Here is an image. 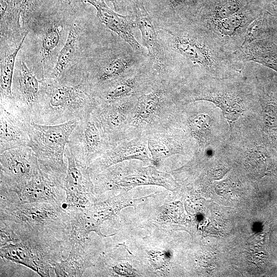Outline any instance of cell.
<instances>
[{"instance_id":"6da1fadb","label":"cell","mask_w":277,"mask_h":277,"mask_svg":"<svg viewBox=\"0 0 277 277\" xmlns=\"http://www.w3.org/2000/svg\"><path fill=\"white\" fill-rule=\"evenodd\" d=\"M158 30L172 65L216 78L238 75L246 65L191 22L158 26Z\"/></svg>"},{"instance_id":"7a4b0ae2","label":"cell","mask_w":277,"mask_h":277,"mask_svg":"<svg viewBox=\"0 0 277 277\" xmlns=\"http://www.w3.org/2000/svg\"><path fill=\"white\" fill-rule=\"evenodd\" d=\"M86 85L56 81L45 83L35 109L33 122L56 125L91 114L98 103Z\"/></svg>"},{"instance_id":"3957f363","label":"cell","mask_w":277,"mask_h":277,"mask_svg":"<svg viewBox=\"0 0 277 277\" xmlns=\"http://www.w3.org/2000/svg\"><path fill=\"white\" fill-rule=\"evenodd\" d=\"M12 227L20 240L1 247V257L25 266L41 276H50L55 263L62 260V242L65 241L18 225Z\"/></svg>"},{"instance_id":"277c9868","label":"cell","mask_w":277,"mask_h":277,"mask_svg":"<svg viewBox=\"0 0 277 277\" xmlns=\"http://www.w3.org/2000/svg\"><path fill=\"white\" fill-rule=\"evenodd\" d=\"M79 121L74 120L56 125L30 123L28 146L33 150L42 170L66 176L67 164L64 159L65 150Z\"/></svg>"},{"instance_id":"5b68a950","label":"cell","mask_w":277,"mask_h":277,"mask_svg":"<svg viewBox=\"0 0 277 277\" xmlns=\"http://www.w3.org/2000/svg\"><path fill=\"white\" fill-rule=\"evenodd\" d=\"M68 210L45 202L1 201V221L18 224L63 240Z\"/></svg>"},{"instance_id":"8992f818","label":"cell","mask_w":277,"mask_h":277,"mask_svg":"<svg viewBox=\"0 0 277 277\" xmlns=\"http://www.w3.org/2000/svg\"><path fill=\"white\" fill-rule=\"evenodd\" d=\"M65 177L42 169L24 182L1 183V200L19 203L45 202L63 205L65 203Z\"/></svg>"},{"instance_id":"52a82bcc","label":"cell","mask_w":277,"mask_h":277,"mask_svg":"<svg viewBox=\"0 0 277 277\" xmlns=\"http://www.w3.org/2000/svg\"><path fill=\"white\" fill-rule=\"evenodd\" d=\"M263 3L251 2L233 15L203 27L224 51L233 54L243 45L251 24L262 14Z\"/></svg>"},{"instance_id":"ba28073f","label":"cell","mask_w":277,"mask_h":277,"mask_svg":"<svg viewBox=\"0 0 277 277\" xmlns=\"http://www.w3.org/2000/svg\"><path fill=\"white\" fill-rule=\"evenodd\" d=\"M67 146L75 158L88 167L112 146L92 113L78 122Z\"/></svg>"},{"instance_id":"9c48e42d","label":"cell","mask_w":277,"mask_h":277,"mask_svg":"<svg viewBox=\"0 0 277 277\" xmlns=\"http://www.w3.org/2000/svg\"><path fill=\"white\" fill-rule=\"evenodd\" d=\"M132 9L136 27L141 33L143 44L146 48L147 61L152 72L163 78L171 64L162 44L158 25L142 1H133Z\"/></svg>"},{"instance_id":"30bf717a","label":"cell","mask_w":277,"mask_h":277,"mask_svg":"<svg viewBox=\"0 0 277 277\" xmlns=\"http://www.w3.org/2000/svg\"><path fill=\"white\" fill-rule=\"evenodd\" d=\"M64 156L67 162L64 183L66 209L84 210L90 206L89 196L94 188L88 167L75 158L67 145Z\"/></svg>"},{"instance_id":"8fae6325","label":"cell","mask_w":277,"mask_h":277,"mask_svg":"<svg viewBox=\"0 0 277 277\" xmlns=\"http://www.w3.org/2000/svg\"><path fill=\"white\" fill-rule=\"evenodd\" d=\"M14 89H12L15 115L27 123L33 122L35 109L45 84L22 61Z\"/></svg>"},{"instance_id":"7c38bea8","label":"cell","mask_w":277,"mask_h":277,"mask_svg":"<svg viewBox=\"0 0 277 277\" xmlns=\"http://www.w3.org/2000/svg\"><path fill=\"white\" fill-rule=\"evenodd\" d=\"M1 183H18L28 180L40 169L37 157L28 146L0 153Z\"/></svg>"},{"instance_id":"4fadbf2b","label":"cell","mask_w":277,"mask_h":277,"mask_svg":"<svg viewBox=\"0 0 277 277\" xmlns=\"http://www.w3.org/2000/svg\"><path fill=\"white\" fill-rule=\"evenodd\" d=\"M96 10L100 21L116 33L136 53L147 58L145 49L136 40L133 29L136 27L130 15H121L109 7L104 0H85Z\"/></svg>"},{"instance_id":"5bb4252c","label":"cell","mask_w":277,"mask_h":277,"mask_svg":"<svg viewBox=\"0 0 277 277\" xmlns=\"http://www.w3.org/2000/svg\"><path fill=\"white\" fill-rule=\"evenodd\" d=\"M144 58H147L136 53L128 45L111 57L99 70L94 77L95 84L107 88L141 67L147 61H144Z\"/></svg>"},{"instance_id":"9a60e30c","label":"cell","mask_w":277,"mask_h":277,"mask_svg":"<svg viewBox=\"0 0 277 277\" xmlns=\"http://www.w3.org/2000/svg\"><path fill=\"white\" fill-rule=\"evenodd\" d=\"M137 159L148 161V149L140 142L116 143L101 156L94 161L88 167L91 176L126 160Z\"/></svg>"},{"instance_id":"2e32d148","label":"cell","mask_w":277,"mask_h":277,"mask_svg":"<svg viewBox=\"0 0 277 277\" xmlns=\"http://www.w3.org/2000/svg\"><path fill=\"white\" fill-rule=\"evenodd\" d=\"M30 124L0 107V153L28 146Z\"/></svg>"},{"instance_id":"e0dca14e","label":"cell","mask_w":277,"mask_h":277,"mask_svg":"<svg viewBox=\"0 0 277 277\" xmlns=\"http://www.w3.org/2000/svg\"><path fill=\"white\" fill-rule=\"evenodd\" d=\"M251 2L254 1L205 0L194 18L190 22L197 27H203L233 15Z\"/></svg>"},{"instance_id":"ac0fdd59","label":"cell","mask_w":277,"mask_h":277,"mask_svg":"<svg viewBox=\"0 0 277 277\" xmlns=\"http://www.w3.org/2000/svg\"><path fill=\"white\" fill-rule=\"evenodd\" d=\"M205 0H165V9L154 18L160 27L191 22Z\"/></svg>"},{"instance_id":"d6986e66","label":"cell","mask_w":277,"mask_h":277,"mask_svg":"<svg viewBox=\"0 0 277 277\" xmlns=\"http://www.w3.org/2000/svg\"><path fill=\"white\" fill-rule=\"evenodd\" d=\"M63 240L71 245L75 242H86L89 233L94 231L104 236L100 231L99 223L84 210H68Z\"/></svg>"},{"instance_id":"ffe728a7","label":"cell","mask_w":277,"mask_h":277,"mask_svg":"<svg viewBox=\"0 0 277 277\" xmlns=\"http://www.w3.org/2000/svg\"><path fill=\"white\" fill-rule=\"evenodd\" d=\"M150 72L151 70L147 61L134 72L108 87L97 103L113 101L135 95L142 79Z\"/></svg>"},{"instance_id":"44dd1931","label":"cell","mask_w":277,"mask_h":277,"mask_svg":"<svg viewBox=\"0 0 277 277\" xmlns=\"http://www.w3.org/2000/svg\"><path fill=\"white\" fill-rule=\"evenodd\" d=\"M85 243H73L67 258L55 263L53 270L56 276H82L85 270L92 266Z\"/></svg>"},{"instance_id":"7402d4cb","label":"cell","mask_w":277,"mask_h":277,"mask_svg":"<svg viewBox=\"0 0 277 277\" xmlns=\"http://www.w3.org/2000/svg\"><path fill=\"white\" fill-rule=\"evenodd\" d=\"M26 33L13 52L8 54L1 65V107L13 114L15 112L13 101L12 84L15 62L17 53L21 49L27 35Z\"/></svg>"},{"instance_id":"603a6c76","label":"cell","mask_w":277,"mask_h":277,"mask_svg":"<svg viewBox=\"0 0 277 277\" xmlns=\"http://www.w3.org/2000/svg\"><path fill=\"white\" fill-rule=\"evenodd\" d=\"M163 97L164 91L161 89L141 94L135 104L134 120L137 123L150 121L160 109Z\"/></svg>"},{"instance_id":"cb8c5ba5","label":"cell","mask_w":277,"mask_h":277,"mask_svg":"<svg viewBox=\"0 0 277 277\" xmlns=\"http://www.w3.org/2000/svg\"><path fill=\"white\" fill-rule=\"evenodd\" d=\"M78 38V30L76 25L73 24L71 26L65 44L58 55L56 64L50 75V81H56L62 78L74 55Z\"/></svg>"},{"instance_id":"d4e9b609","label":"cell","mask_w":277,"mask_h":277,"mask_svg":"<svg viewBox=\"0 0 277 277\" xmlns=\"http://www.w3.org/2000/svg\"><path fill=\"white\" fill-rule=\"evenodd\" d=\"M147 146L154 161H159L181 151L178 142L167 136H150L147 140Z\"/></svg>"},{"instance_id":"484cf974","label":"cell","mask_w":277,"mask_h":277,"mask_svg":"<svg viewBox=\"0 0 277 277\" xmlns=\"http://www.w3.org/2000/svg\"><path fill=\"white\" fill-rule=\"evenodd\" d=\"M63 26L57 22H52L46 30L42 41L41 56L45 62L50 58L60 41Z\"/></svg>"},{"instance_id":"4316f807","label":"cell","mask_w":277,"mask_h":277,"mask_svg":"<svg viewBox=\"0 0 277 277\" xmlns=\"http://www.w3.org/2000/svg\"><path fill=\"white\" fill-rule=\"evenodd\" d=\"M211 118L206 114H198L190 120L189 127L193 136L203 144L209 137L211 128Z\"/></svg>"},{"instance_id":"83f0119b","label":"cell","mask_w":277,"mask_h":277,"mask_svg":"<svg viewBox=\"0 0 277 277\" xmlns=\"http://www.w3.org/2000/svg\"><path fill=\"white\" fill-rule=\"evenodd\" d=\"M32 3V0H23L19 8L18 19L21 17L24 25L28 19V13Z\"/></svg>"},{"instance_id":"f1b7e54d","label":"cell","mask_w":277,"mask_h":277,"mask_svg":"<svg viewBox=\"0 0 277 277\" xmlns=\"http://www.w3.org/2000/svg\"><path fill=\"white\" fill-rule=\"evenodd\" d=\"M13 0H1L0 15L1 22L3 21L9 10H10L13 5Z\"/></svg>"},{"instance_id":"f546056e","label":"cell","mask_w":277,"mask_h":277,"mask_svg":"<svg viewBox=\"0 0 277 277\" xmlns=\"http://www.w3.org/2000/svg\"><path fill=\"white\" fill-rule=\"evenodd\" d=\"M109 1H110L112 5H113L114 6V8L115 10L117 9V0H109Z\"/></svg>"},{"instance_id":"4dcf8cb0","label":"cell","mask_w":277,"mask_h":277,"mask_svg":"<svg viewBox=\"0 0 277 277\" xmlns=\"http://www.w3.org/2000/svg\"><path fill=\"white\" fill-rule=\"evenodd\" d=\"M252 1H254V2H260V3H262V0H252Z\"/></svg>"}]
</instances>
